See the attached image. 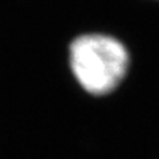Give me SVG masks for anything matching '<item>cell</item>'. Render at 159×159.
I'll use <instances>...</instances> for the list:
<instances>
[{"label":"cell","instance_id":"cell-1","mask_svg":"<svg viewBox=\"0 0 159 159\" xmlns=\"http://www.w3.org/2000/svg\"><path fill=\"white\" fill-rule=\"evenodd\" d=\"M130 56L126 47L107 34L90 33L74 39L69 47V65L84 90L106 96L126 77Z\"/></svg>","mask_w":159,"mask_h":159}]
</instances>
